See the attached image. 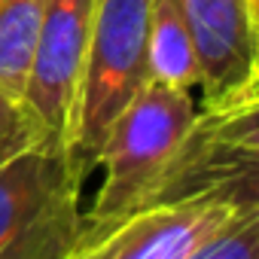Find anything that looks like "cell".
<instances>
[{
  "instance_id": "1",
  "label": "cell",
  "mask_w": 259,
  "mask_h": 259,
  "mask_svg": "<svg viewBox=\"0 0 259 259\" xmlns=\"http://www.w3.org/2000/svg\"><path fill=\"white\" fill-rule=\"evenodd\" d=\"M150 0H95L64 153L89 180L119 113L150 82Z\"/></svg>"
},
{
  "instance_id": "2",
  "label": "cell",
  "mask_w": 259,
  "mask_h": 259,
  "mask_svg": "<svg viewBox=\"0 0 259 259\" xmlns=\"http://www.w3.org/2000/svg\"><path fill=\"white\" fill-rule=\"evenodd\" d=\"M174 204L259 210V104L195 110L135 210Z\"/></svg>"
},
{
  "instance_id": "3",
  "label": "cell",
  "mask_w": 259,
  "mask_h": 259,
  "mask_svg": "<svg viewBox=\"0 0 259 259\" xmlns=\"http://www.w3.org/2000/svg\"><path fill=\"white\" fill-rule=\"evenodd\" d=\"M195 110L198 104L192 92L147 82L144 92L119 113L98 156L104 177L92 207L82 213L79 244L92 241L107 226L138 207V201L186 135Z\"/></svg>"
},
{
  "instance_id": "4",
  "label": "cell",
  "mask_w": 259,
  "mask_h": 259,
  "mask_svg": "<svg viewBox=\"0 0 259 259\" xmlns=\"http://www.w3.org/2000/svg\"><path fill=\"white\" fill-rule=\"evenodd\" d=\"M85 177L64 150L34 147L0 168V259H70Z\"/></svg>"
},
{
  "instance_id": "5",
  "label": "cell",
  "mask_w": 259,
  "mask_h": 259,
  "mask_svg": "<svg viewBox=\"0 0 259 259\" xmlns=\"http://www.w3.org/2000/svg\"><path fill=\"white\" fill-rule=\"evenodd\" d=\"M198 64L201 110L259 104L256 0H171Z\"/></svg>"
},
{
  "instance_id": "6",
  "label": "cell",
  "mask_w": 259,
  "mask_h": 259,
  "mask_svg": "<svg viewBox=\"0 0 259 259\" xmlns=\"http://www.w3.org/2000/svg\"><path fill=\"white\" fill-rule=\"evenodd\" d=\"M95 0H46L34 40L22 101L34 116L43 144L64 150L73 95L92 34Z\"/></svg>"
},
{
  "instance_id": "7",
  "label": "cell",
  "mask_w": 259,
  "mask_h": 259,
  "mask_svg": "<svg viewBox=\"0 0 259 259\" xmlns=\"http://www.w3.org/2000/svg\"><path fill=\"white\" fill-rule=\"evenodd\" d=\"M238 210L217 204H174L135 210L79 244L70 259H183ZM244 213V210H241Z\"/></svg>"
},
{
  "instance_id": "8",
  "label": "cell",
  "mask_w": 259,
  "mask_h": 259,
  "mask_svg": "<svg viewBox=\"0 0 259 259\" xmlns=\"http://www.w3.org/2000/svg\"><path fill=\"white\" fill-rule=\"evenodd\" d=\"M147 58L150 82L171 89H198V64L186 34V25L171 0H150V28H147Z\"/></svg>"
},
{
  "instance_id": "9",
  "label": "cell",
  "mask_w": 259,
  "mask_h": 259,
  "mask_svg": "<svg viewBox=\"0 0 259 259\" xmlns=\"http://www.w3.org/2000/svg\"><path fill=\"white\" fill-rule=\"evenodd\" d=\"M46 0H0V82L22 98Z\"/></svg>"
},
{
  "instance_id": "10",
  "label": "cell",
  "mask_w": 259,
  "mask_h": 259,
  "mask_svg": "<svg viewBox=\"0 0 259 259\" xmlns=\"http://www.w3.org/2000/svg\"><path fill=\"white\" fill-rule=\"evenodd\" d=\"M259 250V210L235 213L226 226L207 235L183 259H256Z\"/></svg>"
},
{
  "instance_id": "11",
  "label": "cell",
  "mask_w": 259,
  "mask_h": 259,
  "mask_svg": "<svg viewBox=\"0 0 259 259\" xmlns=\"http://www.w3.org/2000/svg\"><path fill=\"white\" fill-rule=\"evenodd\" d=\"M34 147H46L34 116L16 92L0 82V168Z\"/></svg>"
}]
</instances>
